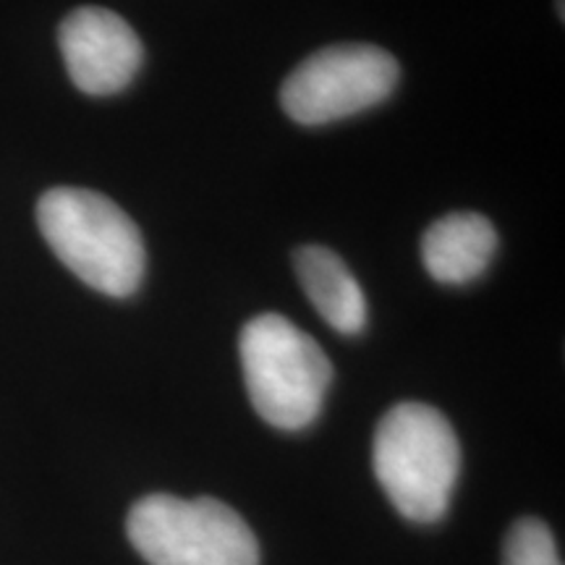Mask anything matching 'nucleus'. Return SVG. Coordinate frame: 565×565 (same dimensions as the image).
Wrapping results in <instances>:
<instances>
[{"instance_id":"obj_1","label":"nucleus","mask_w":565,"mask_h":565,"mask_svg":"<svg viewBox=\"0 0 565 565\" xmlns=\"http://www.w3.org/2000/svg\"><path fill=\"white\" fill-rule=\"evenodd\" d=\"M38 225L55 257L82 282L113 299L137 294L147 254L137 223L89 189L58 186L40 196Z\"/></svg>"},{"instance_id":"obj_2","label":"nucleus","mask_w":565,"mask_h":565,"mask_svg":"<svg viewBox=\"0 0 565 565\" xmlns=\"http://www.w3.org/2000/svg\"><path fill=\"white\" fill-rule=\"evenodd\" d=\"M372 466L395 511L414 524H435L450 508L461 445L437 408L408 401L380 419Z\"/></svg>"},{"instance_id":"obj_3","label":"nucleus","mask_w":565,"mask_h":565,"mask_svg":"<svg viewBox=\"0 0 565 565\" xmlns=\"http://www.w3.org/2000/svg\"><path fill=\"white\" fill-rule=\"evenodd\" d=\"M254 412L275 429H307L322 412L333 364L312 335L280 315H259L238 335Z\"/></svg>"},{"instance_id":"obj_4","label":"nucleus","mask_w":565,"mask_h":565,"mask_svg":"<svg viewBox=\"0 0 565 565\" xmlns=\"http://www.w3.org/2000/svg\"><path fill=\"white\" fill-rule=\"evenodd\" d=\"M126 534L150 565H259L249 524L215 498L145 494L126 515Z\"/></svg>"},{"instance_id":"obj_5","label":"nucleus","mask_w":565,"mask_h":565,"mask_svg":"<svg viewBox=\"0 0 565 565\" xmlns=\"http://www.w3.org/2000/svg\"><path fill=\"white\" fill-rule=\"evenodd\" d=\"M401 66L383 47H322L291 71L280 105L296 124L324 126L385 103L398 84Z\"/></svg>"},{"instance_id":"obj_6","label":"nucleus","mask_w":565,"mask_h":565,"mask_svg":"<svg viewBox=\"0 0 565 565\" xmlns=\"http://www.w3.org/2000/svg\"><path fill=\"white\" fill-rule=\"evenodd\" d=\"M58 45L71 82L92 97L124 92L145 61V47L129 21L100 6L71 11L58 26Z\"/></svg>"},{"instance_id":"obj_7","label":"nucleus","mask_w":565,"mask_h":565,"mask_svg":"<svg viewBox=\"0 0 565 565\" xmlns=\"http://www.w3.org/2000/svg\"><path fill=\"white\" fill-rule=\"evenodd\" d=\"M498 252L494 225L479 212H450L424 231V270L443 286H463L482 278Z\"/></svg>"},{"instance_id":"obj_8","label":"nucleus","mask_w":565,"mask_h":565,"mask_svg":"<svg viewBox=\"0 0 565 565\" xmlns=\"http://www.w3.org/2000/svg\"><path fill=\"white\" fill-rule=\"evenodd\" d=\"M294 267L309 301L330 328L343 335L362 333L366 324V299L349 265L333 249L307 244L294 254Z\"/></svg>"},{"instance_id":"obj_9","label":"nucleus","mask_w":565,"mask_h":565,"mask_svg":"<svg viewBox=\"0 0 565 565\" xmlns=\"http://www.w3.org/2000/svg\"><path fill=\"white\" fill-rule=\"evenodd\" d=\"M503 565H563L555 536L542 519H521L503 545Z\"/></svg>"},{"instance_id":"obj_10","label":"nucleus","mask_w":565,"mask_h":565,"mask_svg":"<svg viewBox=\"0 0 565 565\" xmlns=\"http://www.w3.org/2000/svg\"><path fill=\"white\" fill-rule=\"evenodd\" d=\"M557 17L563 19V0H557Z\"/></svg>"}]
</instances>
